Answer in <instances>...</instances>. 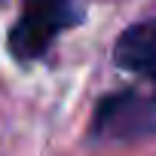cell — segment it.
<instances>
[{"label": "cell", "mask_w": 156, "mask_h": 156, "mask_svg": "<svg viewBox=\"0 0 156 156\" xmlns=\"http://www.w3.org/2000/svg\"><path fill=\"white\" fill-rule=\"evenodd\" d=\"M113 61L132 73H156V22L132 25L116 40Z\"/></svg>", "instance_id": "7a4b0ae2"}, {"label": "cell", "mask_w": 156, "mask_h": 156, "mask_svg": "<svg viewBox=\"0 0 156 156\" xmlns=\"http://www.w3.org/2000/svg\"><path fill=\"white\" fill-rule=\"evenodd\" d=\"M83 9L86 0H25V12L9 31V52L22 61L43 55L61 28L83 19Z\"/></svg>", "instance_id": "6da1fadb"}]
</instances>
